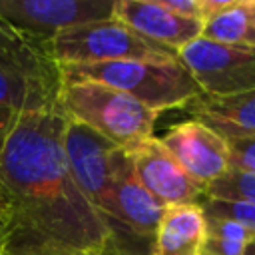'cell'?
Listing matches in <instances>:
<instances>
[{"mask_svg":"<svg viewBox=\"0 0 255 255\" xmlns=\"http://www.w3.org/2000/svg\"><path fill=\"white\" fill-rule=\"evenodd\" d=\"M62 106L18 114L2 155L10 197L2 255H126L78 189L64 151Z\"/></svg>","mask_w":255,"mask_h":255,"instance_id":"6da1fadb","label":"cell"},{"mask_svg":"<svg viewBox=\"0 0 255 255\" xmlns=\"http://www.w3.org/2000/svg\"><path fill=\"white\" fill-rule=\"evenodd\" d=\"M62 82H96L129 94L149 110H163L191 104L201 90L177 60H118L82 66H62Z\"/></svg>","mask_w":255,"mask_h":255,"instance_id":"7a4b0ae2","label":"cell"},{"mask_svg":"<svg viewBox=\"0 0 255 255\" xmlns=\"http://www.w3.org/2000/svg\"><path fill=\"white\" fill-rule=\"evenodd\" d=\"M64 114L96 131L118 149H129L153 137L157 112L129 94L96 82H62Z\"/></svg>","mask_w":255,"mask_h":255,"instance_id":"3957f363","label":"cell"},{"mask_svg":"<svg viewBox=\"0 0 255 255\" xmlns=\"http://www.w3.org/2000/svg\"><path fill=\"white\" fill-rule=\"evenodd\" d=\"M60 68L44 48L0 20V110H48L60 106Z\"/></svg>","mask_w":255,"mask_h":255,"instance_id":"277c9868","label":"cell"},{"mask_svg":"<svg viewBox=\"0 0 255 255\" xmlns=\"http://www.w3.org/2000/svg\"><path fill=\"white\" fill-rule=\"evenodd\" d=\"M42 48L58 68L118 60H177V52L141 38L116 18L68 28Z\"/></svg>","mask_w":255,"mask_h":255,"instance_id":"5b68a950","label":"cell"},{"mask_svg":"<svg viewBox=\"0 0 255 255\" xmlns=\"http://www.w3.org/2000/svg\"><path fill=\"white\" fill-rule=\"evenodd\" d=\"M68 118V116H66ZM114 145L100 137L90 128L66 120L64 128V151L68 159L70 173L82 191V195L88 199V203L96 209V213L104 219L108 229L114 235L116 245L126 255H139L129 241L126 239L118 217L114 209V197H112V173H110V153Z\"/></svg>","mask_w":255,"mask_h":255,"instance_id":"8992f818","label":"cell"},{"mask_svg":"<svg viewBox=\"0 0 255 255\" xmlns=\"http://www.w3.org/2000/svg\"><path fill=\"white\" fill-rule=\"evenodd\" d=\"M201 96L225 98L255 88V48L195 38L177 52Z\"/></svg>","mask_w":255,"mask_h":255,"instance_id":"52a82bcc","label":"cell"},{"mask_svg":"<svg viewBox=\"0 0 255 255\" xmlns=\"http://www.w3.org/2000/svg\"><path fill=\"white\" fill-rule=\"evenodd\" d=\"M114 0H0V20L44 46L56 34L112 18Z\"/></svg>","mask_w":255,"mask_h":255,"instance_id":"ba28073f","label":"cell"},{"mask_svg":"<svg viewBox=\"0 0 255 255\" xmlns=\"http://www.w3.org/2000/svg\"><path fill=\"white\" fill-rule=\"evenodd\" d=\"M110 173H112V197L118 223L137 253H147L163 215V209L149 191L137 179L131 159L124 149L114 147L110 153Z\"/></svg>","mask_w":255,"mask_h":255,"instance_id":"9c48e42d","label":"cell"},{"mask_svg":"<svg viewBox=\"0 0 255 255\" xmlns=\"http://www.w3.org/2000/svg\"><path fill=\"white\" fill-rule=\"evenodd\" d=\"M159 141L203 191L229 169V141L195 118L175 124Z\"/></svg>","mask_w":255,"mask_h":255,"instance_id":"30bf717a","label":"cell"},{"mask_svg":"<svg viewBox=\"0 0 255 255\" xmlns=\"http://www.w3.org/2000/svg\"><path fill=\"white\" fill-rule=\"evenodd\" d=\"M124 151L131 159L141 185L161 207L201 203L205 199V191L181 169L157 137H149Z\"/></svg>","mask_w":255,"mask_h":255,"instance_id":"8fae6325","label":"cell"},{"mask_svg":"<svg viewBox=\"0 0 255 255\" xmlns=\"http://www.w3.org/2000/svg\"><path fill=\"white\" fill-rule=\"evenodd\" d=\"M112 18L141 38L173 52L199 38L203 30L201 22L171 12L161 0H114Z\"/></svg>","mask_w":255,"mask_h":255,"instance_id":"7c38bea8","label":"cell"},{"mask_svg":"<svg viewBox=\"0 0 255 255\" xmlns=\"http://www.w3.org/2000/svg\"><path fill=\"white\" fill-rule=\"evenodd\" d=\"M189 106L193 118L211 128L225 141L255 137V88L225 98L199 96Z\"/></svg>","mask_w":255,"mask_h":255,"instance_id":"4fadbf2b","label":"cell"},{"mask_svg":"<svg viewBox=\"0 0 255 255\" xmlns=\"http://www.w3.org/2000/svg\"><path fill=\"white\" fill-rule=\"evenodd\" d=\"M205 235L207 217L201 203L165 207L149 255H201Z\"/></svg>","mask_w":255,"mask_h":255,"instance_id":"5bb4252c","label":"cell"},{"mask_svg":"<svg viewBox=\"0 0 255 255\" xmlns=\"http://www.w3.org/2000/svg\"><path fill=\"white\" fill-rule=\"evenodd\" d=\"M201 36L219 44L255 48V0H231L203 22Z\"/></svg>","mask_w":255,"mask_h":255,"instance_id":"9a60e30c","label":"cell"},{"mask_svg":"<svg viewBox=\"0 0 255 255\" xmlns=\"http://www.w3.org/2000/svg\"><path fill=\"white\" fill-rule=\"evenodd\" d=\"M207 217V235L201 255H243L251 233L237 221L223 217Z\"/></svg>","mask_w":255,"mask_h":255,"instance_id":"2e32d148","label":"cell"},{"mask_svg":"<svg viewBox=\"0 0 255 255\" xmlns=\"http://www.w3.org/2000/svg\"><path fill=\"white\" fill-rule=\"evenodd\" d=\"M205 197L255 205V175L229 167L215 183L205 189Z\"/></svg>","mask_w":255,"mask_h":255,"instance_id":"e0dca14e","label":"cell"},{"mask_svg":"<svg viewBox=\"0 0 255 255\" xmlns=\"http://www.w3.org/2000/svg\"><path fill=\"white\" fill-rule=\"evenodd\" d=\"M201 207H203V213L209 217H223V219L237 221L255 237V205L241 203V201H221V199L205 197L201 201Z\"/></svg>","mask_w":255,"mask_h":255,"instance_id":"ac0fdd59","label":"cell"},{"mask_svg":"<svg viewBox=\"0 0 255 255\" xmlns=\"http://www.w3.org/2000/svg\"><path fill=\"white\" fill-rule=\"evenodd\" d=\"M229 167L255 175V137L229 141Z\"/></svg>","mask_w":255,"mask_h":255,"instance_id":"d6986e66","label":"cell"},{"mask_svg":"<svg viewBox=\"0 0 255 255\" xmlns=\"http://www.w3.org/2000/svg\"><path fill=\"white\" fill-rule=\"evenodd\" d=\"M18 114L12 112V110H0V155H2V149H4V143H6V137L16 122ZM10 219V197H8V191L2 183V177H0V223H8Z\"/></svg>","mask_w":255,"mask_h":255,"instance_id":"ffe728a7","label":"cell"},{"mask_svg":"<svg viewBox=\"0 0 255 255\" xmlns=\"http://www.w3.org/2000/svg\"><path fill=\"white\" fill-rule=\"evenodd\" d=\"M171 12L189 18V20H197V22H205V4L203 0H161Z\"/></svg>","mask_w":255,"mask_h":255,"instance_id":"44dd1931","label":"cell"},{"mask_svg":"<svg viewBox=\"0 0 255 255\" xmlns=\"http://www.w3.org/2000/svg\"><path fill=\"white\" fill-rule=\"evenodd\" d=\"M4 243H6V225L0 223V255L4 253Z\"/></svg>","mask_w":255,"mask_h":255,"instance_id":"7402d4cb","label":"cell"},{"mask_svg":"<svg viewBox=\"0 0 255 255\" xmlns=\"http://www.w3.org/2000/svg\"><path fill=\"white\" fill-rule=\"evenodd\" d=\"M243 255H255V237H251V241L247 243V247H245V253Z\"/></svg>","mask_w":255,"mask_h":255,"instance_id":"603a6c76","label":"cell"}]
</instances>
